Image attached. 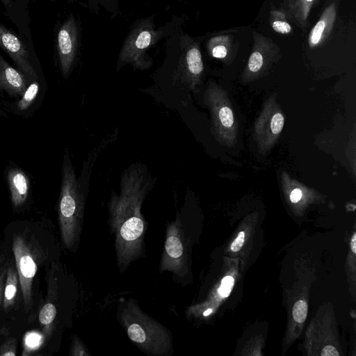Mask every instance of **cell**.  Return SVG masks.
<instances>
[{
  "mask_svg": "<svg viewBox=\"0 0 356 356\" xmlns=\"http://www.w3.org/2000/svg\"><path fill=\"white\" fill-rule=\"evenodd\" d=\"M57 306L54 303L48 301L40 309L39 312V321L45 328L46 332L50 335L54 323L57 316Z\"/></svg>",
  "mask_w": 356,
  "mask_h": 356,
  "instance_id": "18",
  "label": "cell"
},
{
  "mask_svg": "<svg viewBox=\"0 0 356 356\" xmlns=\"http://www.w3.org/2000/svg\"><path fill=\"white\" fill-rule=\"evenodd\" d=\"M19 284V280L16 267L15 268L10 262L7 265L2 305L6 312L14 305L16 301Z\"/></svg>",
  "mask_w": 356,
  "mask_h": 356,
  "instance_id": "15",
  "label": "cell"
},
{
  "mask_svg": "<svg viewBox=\"0 0 356 356\" xmlns=\"http://www.w3.org/2000/svg\"><path fill=\"white\" fill-rule=\"evenodd\" d=\"M0 3L6 15L17 27L19 34L27 42L32 43L29 12L21 8L15 0H0Z\"/></svg>",
  "mask_w": 356,
  "mask_h": 356,
  "instance_id": "14",
  "label": "cell"
},
{
  "mask_svg": "<svg viewBox=\"0 0 356 356\" xmlns=\"http://www.w3.org/2000/svg\"><path fill=\"white\" fill-rule=\"evenodd\" d=\"M30 47H33L32 43L0 23V47L9 56L17 68L32 81L38 80V76L33 62V51Z\"/></svg>",
  "mask_w": 356,
  "mask_h": 356,
  "instance_id": "10",
  "label": "cell"
},
{
  "mask_svg": "<svg viewBox=\"0 0 356 356\" xmlns=\"http://www.w3.org/2000/svg\"><path fill=\"white\" fill-rule=\"evenodd\" d=\"M293 317L298 323H302L305 321L307 315V305L302 300L297 301L293 307Z\"/></svg>",
  "mask_w": 356,
  "mask_h": 356,
  "instance_id": "21",
  "label": "cell"
},
{
  "mask_svg": "<svg viewBox=\"0 0 356 356\" xmlns=\"http://www.w3.org/2000/svg\"><path fill=\"white\" fill-rule=\"evenodd\" d=\"M12 249L15 260L26 312L33 306V284L42 250L33 234L23 232L13 237Z\"/></svg>",
  "mask_w": 356,
  "mask_h": 356,
  "instance_id": "7",
  "label": "cell"
},
{
  "mask_svg": "<svg viewBox=\"0 0 356 356\" xmlns=\"http://www.w3.org/2000/svg\"><path fill=\"white\" fill-rule=\"evenodd\" d=\"M219 37L211 38L207 43V49L213 58H224L227 55V49Z\"/></svg>",
  "mask_w": 356,
  "mask_h": 356,
  "instance_id": "20",
  "label": "cell"
},
{
  "mask_svg": "<svg viewBox=\"0 0 356 356\" xmlns=\"http://www.w3.org/2000/svg\"><path fill=\"white\" fill-rule=\"evenodd\" d=\"M30 0H15L17 5L24 10L28 12V5Z\"/></svg>",
  "mask_w": 356,
  "mask_h": 356,
  "instance_id": "33",
  "label": "cell"
},
{
  "mask_svg": "<svg viewBox=\"0 0 356 356\" xmlns=\"http://www.w3.org/2000/svg\"><path fill=\"white\" fill-rule=\"evenodd\" d=\"M204 99L211 112L213 132L216 139L225 145L233 146L236 140L238 124L225 91L211 82L205 90Z\"/></svg>",
  "mask_w": 356,
  "mask_h": 356,
  "instance_id": "8",
  "label": "cell"
},
{
  "mask_svg": "<svg viewBox=\"0 0 356 356\" xmlns=\"http://www.w3.org/2000/svg\"><path fill=\"white\" fill-rule=\"evenodd\" d=\"M0 271H1V270H0Z\"/></svg>",
  "mask_w": 356,
  "mask_h": 356,
  "instance_id": "38",
  "label": "cell"
},
{
  "mask_svg": "<svg viewBox=\"0 0 356 356\" xmlns=\"http://www.w3.org/2000/svg\"><path fill=\"white\" fill-rule=\"evenodd\" d=\"M28 78L17 68L13 67L0 54V90L13 97H21L29 82Z\"/></svg>",
  "mask_w": 356,
  "mask_h": 356,
  "instance_id": "12",
  "label": "cell"
},
{
  "mask_svg": "<svg viewBox=\"0 0 356 356\" xmlns=\"http://www.w3.org/2000/svg\"><path fill=\"white\" fill-rule=\"evenodd\" d=\"M154 19L155 15L152 14L131 24L118 54L117 71L127 65L132 66L135 70L149 69L153 65V58L148 51L182 27L186 17L173 15L169 22L159 27L156 26Z\"/></svg>",
  "mask_w": 356,
  "mask_h": 356,
  "instance_id": "4",
  "label": "cell"
},
{
  "mask_svg": "<svg viewBox=\"0 0 356 356\" xmlns=\"http://www.w3.org/2000/svg\"><path fill=\"white\" fill-rule=\"evenodd\" d=\"M155 182L156 178L146 165L132 163L121 175L120 193H111L108 202V225L114 238L117 266L120 273L145 256V234L148 225L142 206Z\"/></svg>",
  "mask_w": 356,
  "mask_h": 356,
  "instance_id": "1",
  "label": "cell"
},
{
  "mask_svg": "<svg viewBox=\"0 0 356 356\" xmlns=\"http://www.w3.org/2000/svg\"><path fill=\"white\" fill-rule=\"evenodd\" d=\"M38 336L37 334H29L27 337V339L26 341V345L29 348H33L35 346H37L38 343Z\"/></svg>",
  "mask_w": 356,
  "mask_h": 356,
  "instance_id": "31",
  "label": "cell"
},
{
  "mask_svg": "<svg viewBox=\"0 0 356 356\" xmlns=\"http://www.w3.org/2000/svg\"><path fill=\"white\" fill-rule=\"evenodd\" d=\"M272 28L277 33L287 34L291 31V25L284 20H274L272 22Z\"/></svg>",
  "mask_w": 356,
  "mask_h": 356,
  "instance_id": "26",
  "label": "cell"
},
{
  "mask_svg": "<svg viewBox=\"0 0 356 356\" xmlns=\"http://www.w3.org/2000/svg\"><path fill=\"white\" fill-rule=\"evenodd\" d=\"M264 42H257L251 53L245 70L246 76L248 77H256L267 67L270 61L267 56V51L264 50Z\"/></svg>",
  "mask_w": 356,
  "mask_h": 356,
  "instance_id": "16",
  "label": "cell"
},
{
  "mask_svg": "<svg viewBox=\"0 0 356 356\" xmlns=\"http://www.w3.org/2000/svg\"><path fill=\"white\" fill-rule=\"evenodd\" d=\"M50 1H52V2H56L57 0H49Z\"/></svg>",
  "mask_w": 356,
  "mask_h": 356,
  "instance_id": "37",
  "label": "cell"
},
{
  "mask_svg": "<svg viewBox=\"0 0 356 356\" xmlns=\"http://www.w3.org/2000/svg\"><path fill=\"white\" fill-rule=\"evenodd\" d=\"M234 284V280L232 276L225 277L222 281L220 287L218 288V293L220 296L226 298L229 296L232 289Z\"/></svg>",
  "mask_w": 356,
  "mask_h": 356,
  "instance_id": "25",
  "label": "cell"
},
{
  "mask_svg": "<svg viewBox=\"0 0 356 356\" xmlns=\"http://www.w3.org/2000/svg\"><path fill=\"white\" fill-rule=\"evenodd\" d=\"M245 239V232H240L236 238L232 242L230 248L233 252H237L240 250L243 245Z\"/></svg>",
  "mask_w": 356,
  "mask_h": 356,
  "instance_id": "27",
  "label": "cell"
},
{
  "mask_svg": "<svg viewBox=\"0 0 356 356\" xmlns=\"http://www.w3.org/2000/svg\"><path fill=\"white\" fill-rule=\"evenodd\" d=\"M81 22L70 13L55 29L54 46L62 76L67 78L76 62L81 44Z\"/></svg>",
  "mask_w": 356,
  "mask_h": 356,
  "instance_id": "9",
  "label": "cell"
},
{
  "mask_svg": "<svg viewBox=\"0 0 356 356\" xmlns=\"http://www.w3.org/2000/svg\"><path fill=\"white\" fill-rule=\"evenodd\" d=\"M165 47L164 65L170 70L172 81L195 90L204 72L200 41L181 27L165 38Z\"/></svg>",
  "mask_w": 356,
  "mask_h": 356,
  "instance_id": "5",
  "label": "cell"
},
{
  "mask_svg": "<svg viewBox=\"0 0 356 356\" xmlns=\"http://www.w3.org/2000/svg\"><path fill=\"white\" fill-rule=\"evenodd\" d=\"M88 6L92 13H97L100 9V0H87Z\"/></svg>",
  "mask_w": 356,
  "mask_h": 356,
  "instance_id": "32",
  "label": "cell"
},
{
  "mask_svg": "<svg viewBox=\"0 0 356 356\" xmlns=\"http://www.w3.org/2000/svg\"><path fill=\"white\" fill-rule=\"evenodd\" d=\"M7 265H4L0 271V308L3 305L4 285L6 277Z\"/></svg>",
  "mask_w": 356,
  "mask_h": 356,
  "instance_id": "28",
  "label": "cell"
},
{
  "mask_svg": "<svg viewBox=\"0 0 356 356\" xmlns=\"http://www.w3.org/2000/svg\"><path fill=\"white\" fill-rule=\"evenodd\" d=\"M334 16V6L332 5L325 10L310 33L309 43L311 47L318 45L323 38L325 33L328 32V30L331 29Z\"/></svg>",
  "mask_w": 356,
  "mask_h": 356,
  "instance_id": "17",
  "label": "cell"
},
{
  "mask_svg": "<svg viewBox=\"0 0 356 356\" xmlns=\"http://www.w3.org/2000/svg\"><path fill=\"white\" fill-rule=\"evenodd\" d=\"M70 355L72 356L90 355L85 344L76 335H74L72 339Z\"/></svg>",
  "mask_w": 356,
  "mask_h": 356,
  "instance_id": "22",
  "label": "cell"
},
{
  "mask_svg": "<svg viewBox=\"0 0 356 356\" xmlns=\"http://www.w3.org/2000/svg\"><path fill=\"white\" fill-rule=\"evenodd\" d=\"M60 191L58 202V219L61 241L65 248L76 252L81 241L88 185L76 179L67 151L62 165Z\"/></svg>",
  "mask_w": 356,
  "mask_h": 356,
  "instance_id": "3",
  "label": "cell"
},
{
  "mask_svg": "<svg viewBox=\"0 0 356 356\" xmlns=\"http://www.w3.org/2000/svg\"><path fill=\"white\" fill-rule=\"evenodd\" d=\"M350 248L352 252L355 254L356 253V234L355 233L352 237L350 242Z\"/></svg>",
  "mask_w": 356,
  "mask_h": 356,
  "instance_id": "34",
  "label": "cell"
},
{
  "mask_svg": "<svg viewBox=\"0 0 356 356\" xmlns=\"http://www.w3.org/2000/svg\"><path fill=\"white\" fill-rule=\"evenodd\" d=\"M40 90L38 80L32 81L27 86L25 92L17 102V108L20 111L28 109L36 99Z\"/></svg>",
  "mask_w": 356,
  "mask_h": 356,
  "instance_id": "19",
  "label": "cell"
},
{
  "mask_svg": "<svg viewBox=\"0 0 356 356\" xmlns=\"http://www.w3.org/2000/svg\"><path fill=\"white\" fill-rule=\"evenodd\" d=\"M102 7L111 17L120 14V0H100V8Z\"/></svg>",
  "mask_w": 356,
  "mask_h": 356,
  "instance_id": "23",
  "label": "cell"
},
{
  "mask_svg": "<svg viewBox=\"0 0 356 356\" xmlns=\"http://www.w3.org/2000/svg\"><path fill=\"white\" fill-rule=\"evenodd\" d=\"M304 1V3H312L314 0H303Z\"/></svg>",
  "mask_w": 356,
  "mask_h": 356,
  "instance_id": "35",
  "label": "cell"
},
{
  "mask_svg": "<svg viewBox=\"0 0 356 356\" xmlns=\"http://www.w3.org/2000/svg\"><path fill=\"white\" fill-rule=\"evenodd\" d=\"M17 345L15 338L5 341L0 346V356H15L17 353Z\"/></svg>",
  "mask_w": 356,
  "mask_h": 356,
  "instance_id": "24",
  "label": "cell"
},
{
  "mask_svg": "<svg viewBox=\"0 0 356 356\" xmlns=\"http://www.w3.org/2000/svg\"><path fill=\"white\" fill-rule=\"evenodd\" d=\"M284 124V117L276 102L270 98L265 104L254 127V138L260 152L268 150L278 139Z\"/></svg>",
  "mask_w": 356,
  "mask_h": 356,
  "instance_id": "11",
  "label": "cell"
},
{
  "mask_svg": "<svg viewBox=\"0 0 356 356\" xmlns=\"http://www.w3.org/2000/svg\"><path fill=\"white\" fill-rule=\"evenodd\" d=\"M10 194V200L14 208L22 207L29 197L30 181L28 175L18 167H10L6 174Z\"/></svg>",
  "mask_w": 356,
  "mask_h": 356,
  "instance_id": "13",
  "label": "cell"
},
{
  "mask_svg": "<svg viewBox=\"0 0 356 356\" xmlns=\"http://www.w3.org/2000/svg\"><path fill=\"white\" fill-rule=\"evenodd\" d=\"M192 234L184 211H177L175 218L168 223L159 273L170 272L175 282L187 284L190 270Z\"/></svg>",
  "mask_w": 356,
  "mask_h": 356,
  "instance_id": "6",
  "label": "cell"
},
{
  "mask_svg": "<svg viewBox=\"0 0 356 356\" xmlns=\"http://www.w3.org/2000/svg\"><path fill=\"white\" fill-rule=\"evenodd\" d=\"M116 318L129 340L143 353L152 356H171L174 352L171 332L146 314L137 300H120Z\"/></svg>",
  "mask_w": 356,
  "mask_h": 356,
  "instance_id": "2",
  "label": "cell"
},
{
  "mask_svg": "<svg viewBox=\"0 0 356 356\" xmlns=\"http://www.w3.org/2000/svg\"><path fill=\"white\" fill-rule=\"evenodd\" d=\"M3 260V257H2V255L0 254V262Z\"/></svg>",
  "mask_w": 356,
  "mask_h": 356,
  "instance_id": "36",
  "label": "cell"
},
{
  "mask_svg": "<svg viewBox=\"0 0 356 356\" xmlns=\"http://www.w3.org/2000/svg\"><path fill=\"white\" fill-rule=\"evenodd\" d=\"M322 356H339L337 350L332 346H325L321 354Z\"/></svg>",
  "mask_w": 356,
  "mask_h": 356,
  "instance_id": "30",
  "label": "cell"
},
{
  "mask_svg": "<svg viewBox=\"0 0 356 356\" xmlns=\"http://www.w3.org/2000/svg\"><path fill=\"white\" fill-rule=\"evenodd\" d=\"M302 197V191L299 188H296L291 191L289 198L291 202L297 203L298 202Z\"/></svg>",
  "mask_w": 356,
  "mask_h": 356,
  "instance_id": "29",
  "label": "cell"
}]
</instances>
